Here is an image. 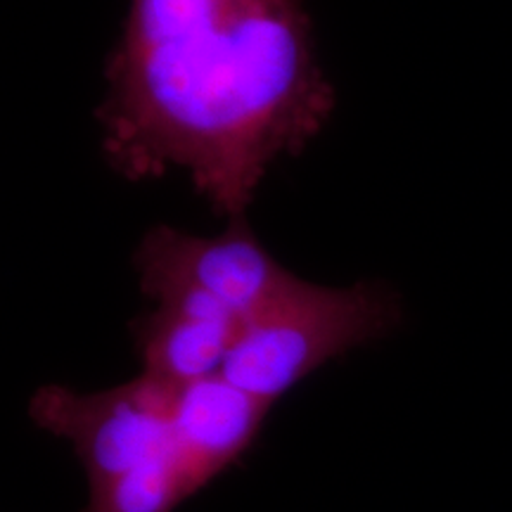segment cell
I'll return each mask as SVG.
<instances>
[{
	"label": "cell",
	"mask_w": 512,
	"mask_h": 512,
	"mask_svg": "<svg viewBox=\"0 0 512 512\" xmlns=\"http://www.w3.org/2000/svg\"><path fill=\"white\" fill-rule=\"evenodd\" d=\"M105 81L107 164L131 183L185 171L230 221L335 112L306 0H131Z\"/></svg>",
	"instance_id": "1"
},
{
	"label": "cell",
	"mask_w": 512,
	"mask_h": 512,
	"mask_svg": "<svg viewBox=\"0 0 512 512\" xmlns=\"http://www.w3.org/2000/svg\"><path fill=\"white\" fill-rule=\"evenodd\" d=\"M401 320L399 294L380 280L330 287L294 275L245 320L221 375L275 403L335 358L389 337Z\"/></svg>",
	"instance_id": "2"
},
{
	"label": "cell",
	"mask_w": 512,
	"mask_h": 512,
	"mask_svg": "<svg viewBox=\"0 0 512 512\" xmlns=\"http://www.w3.org/2000/svg\"><path fill=\"white\" fill-rule=\"evenodd\" d=\"M174 394L143 373L100 392L46 384L29 399V418L72 446L93 491L176 446Z\"/></svg>",
	"instance_id": "3"
},
{
	"label": "cell",
	"mask_w": 512,
	"mask_h": 512,
	"mask_svg": "<svg viewBox=\"0 0 512 512\" xmlns=\"http://www.w3.org/2000/svg\"><path fill=\"white\" fill-rule=\"evenodd\" d=\"M140 290L150 302L166 294H197L249 320L292 283L294 273L249 233L245 219L230 221L214 238L155 226L133 256Z\"/></svg>",
	"instance_id": "4"
},
{
	"label": "cell",
	"mask_w": 512,
	"mask_h": 512,
	"mask_svg": "<svg viewBox=\"0 0 512 512\" xmlns=\"http://www.w3.org/2000/svg\"><path fill=\"white\" fill-rule=\"evenodd\" d=\"M131 323L140 373L171 387L221 375L245 320L197 294H166Z\"/></svg>",
	"instance_id": "5"
},
{
	"label": "cell",
	"mask_w": 512,
	"mask_h": 512,
	"mask_svg": "<svg viewBox=\"0 0 512 512\" xmlns=\"http://www.w3.org/2000/svg\"><path fill=\"white\" fill-rule=\"evenodd\" d=\"M271 408L223 375L176 387V444L202 489L252 448Z\"/></svg>",
	"instance_id": "6"
},
{
	"label": "cell",
	"mask_w": 512,
	"mask_h": 512,
	"mask_svg": "<svg viewBox=\"0 0 512 512\" xmlns=\"http://www.w3.org/2000/svg\"><path fill=\"white\" fill-rule=\"evenodd\" d=\"M202 491L178 444L128 475L88 491L86 512H174Z\"/></svg>",
	"instance_id": "7"
}]
</instances>
